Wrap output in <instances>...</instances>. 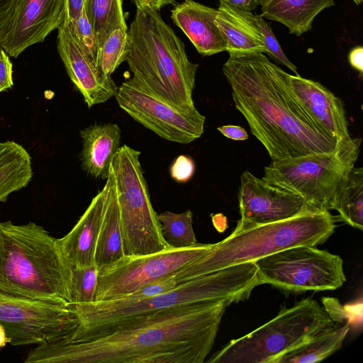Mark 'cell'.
Masks as SVG:
<instances>
[{"mask_svg":"<svg viewBox=\"0 0 363 363\" xmlns=\"http://www.w3.org/2000/svg\"><path fill=\"white\" fill-rule=\"evenodd\" d=\"M84 0H67V20L74 22L79 16L84 6Z\"/></svg>","mask_w":363,"mask_h":363,"instance_id":"40","label":"cell"},{"mask_svg":"<svg viewBox=\"0 0 363 363\" xmlns=\"http://www.w3.org/2000/svg\"><path fill=\"white\" fill-rule=\"evenodd\" d=\"M265 1L266 0H221L220 2L240 11L252 12L258 6H262Z\"/></svg>","mask_w":363,"mask_h":363,"instance_id":"38","label":"cell"},{"mask_svg":"<svg viewBox=\"0 0 363 363\" xmlns=\"http://www.w3.org/2000/svg\"><path fill=\"white\" fill-rule=\"evenodd\" d=\"M138 9H142L145 7L144 1L143 0H131Z\"/></svg>","mask_w":363,"mask_h":363,"instance_id":"43","label":"cell"},{"mask_svg":"<svg viewBox=\"0 0 363 363\" xmlns=\"http://www.w3.org/2000/svg\"><path fill=\"white\" fill-rule=\"evenodd\" d=\"M0 323L13 346L40 345L72 337L81 321L69 303L0 292Z\"/></svg>","mask_w":363,"mask_h":363,"instance_id":"11","label":"cell"},{"mask_svg":"<svg viewBox=\"0 0 363 363\" xmlns=\"http://www.w3.org/2000/svg\"><path fill=\"white\" fill-rule=\"evenodd\" d=\"M128 52V30L116 29L99 47L96 57V67L105 75L111 76L122 62H126Z\"/></svg>","mask_w":363,"mask_h":363,"instance_id":"29","label":"cell"},{"mask_svg":"<svg viewBox=\"0 0 363 363\" xmlns=\"http://www.w3.org/2000/svg\"><path fill=\"white\" fill-rule=\"evenodd\" d=\"M217 9L184 0L171 11V18L203 56L226 50L225 40L215 22Z\"/></svg>","mask_w":363,"mask_h":363,"instance_id":"18","label":"cell"},{"mask_svg":"<svg viewBox=\"0 0 363 363\" xmlns=\"http://www.w3.org/2000/svg\"><path fill=\"white\" fill-rule=\"evenodd\" d=\"M218 130L224 136L234 140H245L248 138V133L241 126L226 125L217 128Z\"/></svg>","mask_w":363,"mask_h":363,"instance_id":"37","label":"cell"},{"mask_svg":"<svg viewBox=\"0 0 363 363\" xmlns=\"http://www.w3.org/2000/svg\"><path fill=\"white\" fill-rule=\"evenodd\" d=\"M242 11L220 2L215 18L228 54L266 53L262 35L252 18Z\"/></svg>","mask_w":363,"mask_h":363,"instance_id":"21","label":"cell"},{"mask_svg":"<svg viewBox=\"0 0 363 363\" xmlns=\"http://www.w3.org/2000/svg\"><path fill=\"white\" fill-rule=\"evenodd\" d=\"M260 284L287 293L333 291L346 281L342 259L315 246H297L255 261Z\"/></svg>","mask_w":363,"mask_h":363,"instance_id":"10","label":"cell"},{"mask_svg":"<svg viewBox=\"0 0 363 363\" xmlns=\"http://www.w3.org/2000/svg\"><path fill=\"white\" fill-rule=\"evenodd\" d=\"M140 155V151L123 145L111 165L123 250L128 257L155 254L169 247L162 236L158 214L152 206Z\"/></svg>","mask_w":363,"mask_h":363,"instance_id":"8","label":"cell"},{"mask_svg":"<svg viewBox=\"0 0 363 363\" xmlns=\"http://www.w3.org/2000/svg\"><path fill=\"white\" fill-rule=\"evenodd\" d=\"M162 236L167 245L174 248H185L196 245L193 230V213L187 210L181 213L166 211L157 215Z\"/></svg>","mask_w":363,"mask_h":363,"instance_id":"28","label":"cell"},{"mask_svg":"<svg viewBox=\"0 0 363 363\" xmlns=\"http://www.w3.org/2000/svg\"><path fill=\"white\" fill-rule=\"evenodd\" d=\"M13 65L0 45V93L13 86Z\"/></svg>","mask_w":363,"mask_h":363,"instance_id":"35","label":"cell"},{"mask_svg":"<svg viewBox=\"0 0 363 363\" xmlns=\"http://www.w3.org/2000/svg\"><path fill=\"white\" fill-rule=\"evenodd\" d=\"M228 301L184 306L40 344L26 363H203Z\"/></svg>","mask_w":363,"mask_h":363,"instance_id":"1","label":"cell"},{"mask_svg":"<svg viewBox=\"0 0 363 363\" xmlns=\"http://www.w3.org/2000/svg\"><path fill=\"white\" fill-rule=\"evenodd\" d=\"M331 210H335L342 221L362 230L363 167L351 169L335 194Z\"/></svg>","mask_w":363,"mask_h":363,"instance_id":"26","label":"cell"},{"mask_svg":"<svg viewBox=\"0 0 363 363\" xmlns=\"http://www.w3.org/2000/svg\"><path fill=\"white\" fill-rule=\"evenodd\" d=\"M325 308L305 298L283 308L272 320L232 340L211 357L210 363H271L279 354L334 325Z\"/></svg>","mask_w":363,"mask_h":363,"instance_id":"7","label":"cell"},{"mask_svg":"<svg viewBox=\"0 0 363 363\" xmlns=\"http://www.w3.org/2000/svg\"><path fill=\"white\" fill-rule=\"evenodd\" d=\"M106 184V203L94 255L99 272L111 267L125 256L114 179L111 169Z\"/></svg>","mask_w":363,"mask_h":363,"instance_id":"22","label":"cell"},{"mask_svg":"<svg viewBox=\"0 0 363 363\" xmlns=\"http://www.w3.org/2000/svg\"><path fill=\"white\" fill-rule=\"evenodd\" d=\"M57 48L66 71L89 108L115 97L118 86L82 48L65 18L57 29Z\"/></svg>","mask_w":363,"mask_h":363,"instance_id":"16","label":"cell"},{"mask_svg":"<svg viewBox=\"0 0 363 363\" xmlns=\"http://www.w3.org/2000/svg\"><path fill=\"white\" fill-rule=\"evenodd\" d=\"M69 25L82 48L96 61L98 42L84 6L78 18Z\"/></svg>","mask_w":363,"mask_h":363,"instance_id":"32","label":"cell"},{"mask_svg":"<svg viewBox=\"0 0 363 363\" xmlns=\"http://www.w3.org/2000/svg\"><path fill=\"white\" fill-rule=\"evenodd\" d=\"M98 273L95 264L72 268L70 303L81 304L95 301Z\"/></svg>","mask_w":363,"mask_h":363,"instance_id":"30","label":"cell"},{"mask_svg":"<svg viewBox=\"0 0 363 363\" xmlns=\"http://www.w3.org/2000/svg\"><path fill=\"white\" fill-rule=\"evenodd\" d=\"M259 285L257 266L247 262L197 277L146 298L69 303L81 321L75 335L179 306L220 301L238 303L247 299Z\"/></svg>","mask_w":363,"mask_h":363,"instance_id":"4","label":"cell"},{"mask_svg":"<svg viewBox=\"0 0 363 363\" xmlns=\"http://www.w3.org/2000/svg\"><path fill=\"white\" fill-rule=\"evenodd\" d=\"M214 244H201L185 248L168 247L155 254L124 256L98 273L95 301L122 298L143 285L176 274L201 258Z\"/></svg>","mask_w":363,"mask_h":363,"instance_id":"13","label":"cell"},{"mask_svg":"<svg viewBox=\"0 0 363 363\" xmlns=\"http://www.w3.org/2000/svg\"><path fill=\"white\" fill-rule=\"evenodd\" d=\"M240 219L233 232L291 218L311 208L305 200L245 170L238 190Z\"/></svg>","mask_w":363,"mask_h":363,"instance_id":"14","label":"cell"},{"mask_svg":"<svg viewBox=\"0 0 363 363\" xmlns=\"http://www.w3.org/2000/svg\"><path fill=\"white\" fill-rule=\"evenodd\" d=\"M128 34L126 62L133 77L164 100L193 107L199 65L191 62L185 45L159 12L137 8Z\"/></svg>","mask_w":363,"mask_h":363,"instance_id":"5","label":"cell"},{"mask_svg":"<svg viewBox=\"0 0 363 363\" xmlns=\"http://www.w3.org/2000/svg\"><path fill=\"white\" fill-rule=\"evenodd\" d=\"M289 89L295 99L324 133L339 143L352 138L342 99L318 82L288 74Z\"/></svg>","mask_w":363,"mask_h":363,"instance_id":"17","label":"cell"},{"mask_svg":"<svg viewBox=\"0 0 363 363\" xmlns=\"http://www.w3.org/2000/svg\"><path fill=\"white\" fill-rule=\"evenodd\" d=\"M115 98L123 111L167 140L188 144L203 133L206 118L195 106L172 104L153 94L134 77L118 86Z\"/></svg>","mask_w":363,"mask_h":363,"instance_id":"12","label":"cell"},{"mask_svg":"<svg viewBox=\"0 0 363 363\" xmlns=\"http://www.w3.org/2000/svg\"><path fill=\"white\" fill-rule=\"evenodd\" d=\"M107 186L92 199L72 229L58 238L62 251L72 267L94 264V255L103 219Z\"/></svg>","mask_w":363,"mask_h":363,"instance_id":"19","label":"cell"},{"mask_svg":"<svg viewBox=\"0 0 363 363\" xmlns=\"http://www.w3.org/2000/svg\"><path fill=\"white\" fill-rule=\"evenodd\" d=\"M361 143L352 138L334 152L272 161L263 178L298 194L311 208L330 211L336 191L354 167Z\"/></svg>","mask_w":363,"mask_h":363,"instance_id":"9","label":"cell"},{"mask_svg":"<svg viewBox=\"0 0 363 363\" xmlns=\"http://www.w3.org/2000/svg\"><path fill=\"white\" fill-rule=\"evenodd\" d=\"M252 18L262 35L266 48V53L268 56L275 62L289 68L295 73V75H299L296 66L287 58L271 27L264 21V18L261 15L253 13Z\"/></svg>","mask_w":363,"mask_h":363,"instance_id":"31","label":"cell"},{"mask_svg":"<svg viewBox=\"0 0 363 363\" xmlns=\"http://www.w3.org/2000/svg\"><path fill=\"white\" fill-rule=\"evenodd\" d=\"M9 343L8 337L4 326L0 323V348L4 347Z\"/></svg>","mask_w":363,"mask_h":363,"instance_id":"42","label":"cell"},{"mask_svg":"<svg viewBox=\"0 0 363 363\" xmlns=\"http://www.w3.org/2000/svg\"><path fill=\"white\" fill-rule=\"evenodd\" d=\"M348 60L350 65L360 74L363 72V48L358 45L353 48L349 52Z\"/></svg>","mask_w":363,"mask_h":363,"instance_id":"39","label":"cell"},{"mask_svg":"<svg viewBox=\"0 0 363 363\" xmlns=\"http://www.w3.org/2000/svg\"><path fill=\"white\" fill-rule=\"evenodd\" d=\"M334 4V0H266L260 15L284 25L291 34L300 36L312 28L320 12Z\"/></svg>","mask_w":363,"mask_h":363,"instance_id":"23","label":"cell"},{"mask_svg":"<svg viewBox=\"0 0 363 363\" xmlns=\"http://www.w3.org/2000/svg\"><path fill=\"white\" fill-rule=\"evenodd\" d=\"M71 276L58 238L43 226L0 221V292L69 303Z\"/></svg>","mask_w":363,"mask_h":363,"instance_id":"3","label":"cell"},{"mask_svg":"<svg viewBox=\"0 0 363 363\" xmlns=\"http://www.w3.org/2000/svg\"><path fill=\"white\" fill-rule=\"evenodd\" d=\"M350 330L348 323L335 325L274 358L271 363L319 362L340 350Z\"/></svg>","mask_w":363,"mask_h":363,"instance_id":"25","label":"cell"},{"mask_svg":"<svg viewBox=\"0 0 363 363\" xmlns=\"http://www.w3.org/2000/svg\"><path fill=\"white\" fill-rule=\"evenodd\" d=\"M218 1H219V2H220L221 0H218Z\"/></svg>","mask_w":363,"mask_h":363,"instance_id":"44","label":"cell"},{"mask_svg":"<svg viewBox=\"0 0 363 363\" xmlns=\"http://www.w3.org/2000/svg\"><path fill=\"white\" fill-rule=\"evenodd\" d=\"M335 222L329 211L310 209L289 219L232 232L208 253L180 269L175 274L177 281L182 284L293 247H316L333 235Z\"/></svg>","mask_w":363,"mask_h":363,"instance_id":"6","label":"cell"},{"mask_svg":"<svg viewBox=\"0 0 363 363\" xmlns=\"http://www.w3.org/2000/svg\"><path fill=\"white\" fill-rule=\"evenodd\" d=\"M195 162L187 155H179L172 162L170 169L171 177L179 183L189 181L195 172Z\"/></svg>","mask_w":363,"mask_h":363,"instance_id":"34","label":"cell"},{"mask_svg":"<svg viewBox=\"0 0 363 363\" xmlns=\"http://www.w3.org/2000/svg\"><path fill=\"white\" fill-rule=\"evenodd\" d=\"M222 69L236 109L272 161L331 152L347 144L314 123L292 94L288 73L264 53L230 54Z\"/></svg>","mask_w":363,"mask_h":363,"instance_id":"2","label":"cell"},{"mask_svg":"<svg viewBox=\"0 0 363 363\" xmlns=\"http://www.w3.org/2000/svg\"><path fill=\"white\" fill-rule=\"evenodd\" d=\"M16 0H0V40L11 19Z\"/></svg>","mask_w":363,"mask_h":363,"instance_id":"36","label":"cell"},{"mask_svg":"<svg viewBox=\"0 0 363 363\" xmlns=\"http://www.w3.org/2000/svg\"><path fill=\"white\" fill-rule=\"evenodd\" d=\"M79 135L82 169L95 178L106 179L113 158L121 147L120 128L116 123H95L81 130Z\"/></svg>","mask_w":363,"mask_h":363,"instance_id":"20","label":"cell"},{"mask_svg":"<svg viewBox=\"0 0 363 363\" xmlns=\"http://www.w3.org/2000/svg\"><path fill=\"white\" fill-rule=\"evenodd\" d=\"M84 8L96 35L99 48L115 30H128L123 0H84Z\"/></svg>","mask_w":363,"mask_h":363,"instance_id":"27","label":"cell"},{"mask_svg":"<svg viewBox=\"0 0 363 363\" xmlns=\"http://www.w3.org/2000/svg\"><path fill=\"white\" fill-rule=\"evenodd\" d=\"M177 285L178 283L174 274L143 285L122 298L132 300L146 298L168 291Z\"/></svg>","mask_w":363,"mask_h":363,"instance_id":"33","label":"cell"},{"mask_svg":"<svg viewBox=\"0 0 363 363\" xmlns=\"http://www.w3.org/2000/svg\"><path fill=\"white\" fill-rule=\"evenodd\" d=\"M145 7L152 9L155 11L159 12L160 10L168 5L173 4L175 3V0H143Z\"/></svg>","mask_w":363,"mask_h":363,"instance_id":"41","label":"cell"},{"mask_svg":"<svg viewBox=\"0 0 363 363\" xmlns=\"http://www.w3.org/2000/svg\"><path fill=\"white\" fill-rule=\"evenodd\" d=\"M33 177L28 151L13 140L0 142V203L27 186Z\"/></svg>","mask_w":363,"mask_h":363,"instance_id":"24","label":"cell"},{"mask_svg":"<svg viewBox=\"0 0 363 363\" xmlns=\"http://www.w3.org/2000/svg\"><path fill=\"white\" fill-rule=\"evenodd\" d=\"M66 16L67 0H16L0 45L9 55L17 57L31 45L43 42Z\"/></svg>","mask_w":363,"mask_h":363,"instance_id":"15","label":"cell"}]
</instances>
